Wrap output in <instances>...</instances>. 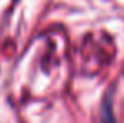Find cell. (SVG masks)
<instances>
[{
	"label": "cell",
	"mask_w": 124,
	"mask_h": 123,
	"mask_svg": "<svg viewBox=\"0 0 124 123\" xmlns=\"http://www.w3.org/2000/svg\"><path fill=\"white\" fill-rule=\"evenodd\" d=\"M99 123H117L116 116H114V110H112V91H109L106 95V98L102 100Z\"/></svg>",
	"instance_id": "obj_1"
}]
</instances>
